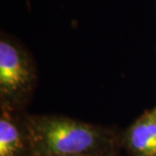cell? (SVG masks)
Segmentation results:
<instances>
[{
    "label": "cell",
    "instance_id": "1",
    "mask_svg": "<svg viewBox=\"0 0 156 156\" xmlns=\"http://www.w3.org/2000/svg\"><path fill=\"white\" fill-rule=\"evenodd\" d=\"M34 156L108 154L123 148V132L61 115L24 113Z\"/></svg>",
    "mask_w": 156,
    "mask_h": 156
},
{
    "label": "cell",
    "instance_id": "2",
    "mask_svg": "<svg viewBox=\"0 0 156 156\" xmlns=\"http://www.w3.org/2000/svg\"><path fill=\"white\" fill-rule=\"evenodd\" d=\"M38 86L32 54L13 36L0 35V108L23 113Z\"/></svg>",
    "mask_w": 156,
    "mask_h": 156
},
{
    "label": "cell",
    "instance_id": "3",
    "mask_svg": "<svg viewBox=\"0 0 156 156\" xmlns=\"http://www.w3.org/2000/svg\"><path fill=\"white\" fill-rule=\"evenodd\" d=\"M24 113L0 108V156H34Z\"/></svg>",
    "mask_w": 156,
    "mask_h": 156
},
{
    "label": "cell",
    "instance_id": "4",
    "mask_svg": "<svg viewBox=\"0 0 156 156\" xmlns=\"http://www.w3.org/2000/svg\"><path fill=\"white\" fill-rule=\"evenodd\" d=\"M122 142L129 156H156V107L144 112L124 131Z\"/></svg>",
    "mask_w": 156,
    "mask_h": 156
},
{
    "label": "cell",
    "instance_id": "5",
    "mask_svg": "<svg viewBox=\"0 0 156 156\" xmlns=\"http://www.w3.org/2000/svg\"><path fill=\"white\" fill-rule=\"evenodd\" d=\"M120 152L116 153H108V154H83V155H66V156H119Z\"/></svg>",
    "mask_w": 156,
    "mask_h": 156
},
{
    "label": "cell",
    "instance_id": "6",
    "mask_svg": "<svg viewBox=\"0 0 156 156\" xmlns=\"http://www.w3.org/2000/svg\"><path fill=\"white\" fill-rule=\"evenodd\" d=\"M27 2H29V1H30V0H27Z\"/></svg>",
    "mask_w": 156,
    "mask_h": 156
}]
</instances>
